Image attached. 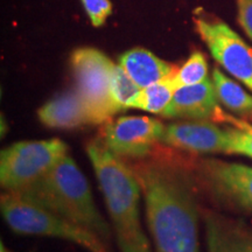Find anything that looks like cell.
<instances>
[{"instance_id": "16", "label": "cell", "mask_w": 252, "mask_h": 252, "mask_svg": "<svg viewBox=\"0 0 252 252\" xmlns=\"http://www.w3.org/2000/svg\"><path fill=\"white\" fill-rule=\"evenodd\" d=\"M176 88L172 76L143 88L134 99L132 108L161 116L171 104Z\"/></svg>"}, {"instance_id": "18", "label": "cell", "mask_w": 252, "mask_h": 252, "mask_svg": "<svg viewBox=\"0 0 252 252\" xmlns=\"http://www.w3.org/2000/svg\"><path fill=\"white\" fill-rule=\"evenodd\" d=\"M207 78L208 63L206 56L201 52H194L180 68H176L174 74L172 75L176 89L198 84Z\"/></svg>"}, {"instance_id": "11", "label": "cell", "mask_w": 252, "mask_h": 252, "mask_svg": "<svg viewBox=\"0 0 252 252\" xmlns=\"http://www.w3.org/2000/svg\"><path fill=\"white\" fill-rule=\"evenodd\" d=\"M219 102L213 81L207 78L194 86L178 88L161 116L173 119L226 123L229 115L223 111Z\"/></svg>"}, {"instance_id": "22", "label": "cell", "mask_w": 252, "mask_h": 252, "mask_svg": "<svg viewBox=\"0 0 252 252\" xmlns=\"http://www.w3.org/2000/svg\"><path fill=\"white\" fill-rule=\"evenodd\" d=\"M0 252H13V251H11L9 249L6 248L5 244L1 242V243H0Z\"/></svg>"}, {"instance_id": "17", "label": "cell", "mask_w": 252, "mask_h": 252, "mask_svg": "<svg viewBox=\"0 0 252 252\" xmlns=\"http://www.w3.org/2000/svg\"><path fill=\"white\" fill-rule=\"evenodd\" d=\"M141 88L126 74L121 64H115L111 74V96L118 113L132 108Z\"/></svg>"}, {"instance_id": "13", "label": "cell", "mask_w": 252, "mask_h": 252, "mask_svg": "<svg viewBox=\"0 0 252 252\" xmlns=\"http://www.w3.org/2000/svg\"><path fill=\"white\" fill-rule=\"evenodd\" d=\"M40 122L50 128H75L91 125L83 99L77 90L50 99L37 111Z\"/></svg>"}, {"instance_id": "14", "label": "cell", "mask_w": 252, "mask_h": 252, "mask_svg": "<svg viewBox=\"0 0 252 252\" xmlns=\"http://www.w3.org/2000/svg\"><path fill=\"white\" fill-rule=\"evenodd\" d=\"M119 64L141 89L171 77L178 68L140 47L125 52L119 59Z\"/></svg>"}, {"instance_id": "8", "label": "cell", "mask_w": 252, "mask_h": 252, "mask_svg": "<svg viewBox=\"0 0 252 252\" xmlns=\"http://www.w3.org/2000/svg\"><path fill=\"white\" fill-rule=\"evenodd\" d=\"M194 23L215 61L252 91L251 47L223 21L201 17Z\"/></svg>"}, {"instance_id": "6", "label": "cell", "mask_w": 252, "mask_h": 252, "mask_svg": "<svg viewBox=\"0 0 252 252\" xmlns=\"http://www.w3.org/2000/svg\"><path fill=\"white\" fill-rule=\"evenodd\" d=\"M61 139L19 141L0 153V184L5 191H18L46 175L68 154Z\"/></svg>"}, {"instance_id": "4", "label": "cell", "mask_w": 252, "mask_h": 252, "mask_svg": "<svg viewBox=\"0 0 252 252\" xmlns=\"http://www.w3.org/2000/svg\"><path fill=\"white\" fill-rule=\"evenodd\" d=\"M0 210L7 225L19 235L56 237L90 252H111L94 232L12 191L1 194Z\"/></svg>"}, {"instance_id": "21", "label": "cell", "mask_w": 252, "mask_h": 252, "mask_svg": "<svg viewBox=\"0 0 252 252\" xmlns=\"http://www.w3.org/2000/svg\"><path fill=\"white\" fill-rule=\"evenodd\" d=\"M238 24L252 40V0H237Z\"/></svg>"}, {"instance_id": "1", "label": "cell", "mask_w": 252, "mask_h": 252, "mask_svg": "<svg viewBox=\"0 0 252 252\" xmlns=\"http://www.w3.org/2000/svg\"><path fill=\"white\" fill-rule=\"evenodd\" d=\"M130 166L143 191L157 252H200L197 201L186 168L163 160Z\"/></svg>"}, {"instance_id": "10", "label": "cell", "mask_w": 252, "mask_h": 252, "mask_svg": "<svg viewBox=\"0 0 252 252\" xmlns=\"http://www.w3.org/2000/svg\"><path fill=\"white\" fill-rule=\"evenodd\" d=\"M161 143L189 153H228L226 128H220L214 122H176L165 125Z\"/></svg>"}, {"instance_id": "15", "label": "cell", "mask_w": 252, "mask_h": 252, "mask_svg": "<svg viewBox=\"0 0 252 252\" xmlns=\"http://www.w3.org/2000/svg\"><path fill=\"white\" fill-rule=\"evenodd\" d=\"M213 83L217 98L224 108L245 122H252V94L225 76L219 68L213 70Z\"/></svg>"}, {"instance_id": "9", "label": "cell", "mask_w": 252, "mask_h": 252, "mask_svg": "<svg viewBox=\"0 0 252 252\" xmlns=\"http://www.w3.org/2000/svg\"><path fill=\"white\" fill-rule=\"evenodd\" d=\"M165 125L146 116H123L100 127L99 139L119 158L143 159L161 143Z\"/></svg>"}, {"instance_id": "12", "label": "cell", "mask_w": 252, "mask_h": 252, "mask_svg": "<svg viewBox=\"0 0 252 252\" xmlns=\"http://www.w3.org/2000/svg\"><path fill=\"white\" fill-rule=\"evenodd\" d=\"M208 252H252V226L219 213H203Z\"/></svg>"}, {"instance_id": "20", "label": "cell", "mask_w": 252, "mask_h": 252, "mask_svg": "<svg viewBox=\"0 0 252 252\" xmlns=\"http://www.w3.org/2000/svg\"><path fill=\"white\" fill-rule=\"evenodd\" d=\"M91 24L100 27L112 13V5L109 0H81Z\"/></svg>"}, {"instance_id": "7", "label": "cell", "mask_w": 252, "mask_h": 252, "mask_svg": "<svg viewBox=\"0 0 252 252\" xmlns=\"http://www.w3.org/2000/svg\"><path fill=\"white\" fill-rule=\"evenodd\" d=\"M191 173L217 203L252 213V167L217 159H196Z\"/></svg>"}, {"instance_id": "3", "label": "cell", "mask_w": 252, "mask_h": 252, "mask_svg": "<svg viewBox=\"0 0 252 252\" xmlns=\"http://www.w3.org/2000/svg\"><path fill=\"white\" fill-rule=\"evenodd\" d=\"M12 193L90 230L105 243L111 238V229L94 204L89 182L69 154L39 180Z\"/></svg>"}, {"instance_id": "2", "label": "cell", "mask_w": 252, "mask_h": 252, "mask_svg": "<svg viewBox=\"0 0 252 252\" xmlns=\"http://www.w3.org/2000/svg\"><path fill=\"white\" fill-rule=\"evenodd\" d=\"M121 252H153L140 222L141 187L133 169L99 138L87 146Z\"/></svg>"}, {"instance_id": "5", "label": "cell", "mask_w": 252, "mask_h": 252, "mask_svg": "<svg viewBox=\"0 0 252 252\" xmlns=\"http://www.w3.org/2000/svg\"><path fill=\"white\" fill-rule=\"evenodd\" d=\"M77 91L83 99L91 125L110 122L118 111L111 96V74L115 63L98 49L83 47L70 56Z\"/></svg>"}, {"instance_id": "19", "label": "cell", "mask_w": 252, "mask_h": 252, "mask_svg": "<svg viewBox=\"0 0 252 252\" xmlns=\"http://www.w3.org/2000/svg\"><path fill=\"white\" fill-rule=\"evenodd\" d=\"M229 124L235 127H226L228 133V154H239L252 159V125L243 119L228 117Z\"/></svg>"}]
</instances>
